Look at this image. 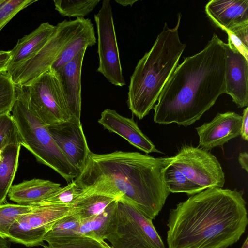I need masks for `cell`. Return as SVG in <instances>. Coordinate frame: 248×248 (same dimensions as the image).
I'll return each instance as SVG.
<instances>
[{
	"instance_id": "obj_13",
	"label": "cell",
	"mask_w": 248,
	"mask_h": 248,
	"mask_svg": "<svg viewBox=\"0 0 248 248\" xmlns=\"http://www.w3.org/2000/svg\"><path fill=\"white\" fill-rule=\"evenodd\" d=\"M242 116L234 112L218 113L208 123L195 129L199 145L206 151L222 147L230 140L240 136Z\"/></svg>"
},
{
	"instance_id": "obj_5",
	"label": "cell",
	"mask_w": 248,
	"mask_h": 248,
	"mask_svg": "<svg viewBox=\"0 0 248 248\" xmlns=\"http://www.w3.org/2000/svg\"><path fill=\"white\" fill-rule=\"evenodd\" d=\"M11 112L21 146L29 151L39 162L52 169L68 183L80 174L59 148L47 126L30 111L17 94Z\"/></svg>"
},
{
	"instance_id": "obj_12",
	"label": "cell",
	"mask_w": 248,
	"mask_h": 248,
	"mask_svg": "<svg viewBox=\"0 0 248 248\" xmlns=\"http://www.w3.org/2000/svg\"><path fill=\"white\" fill-rule=\"evenodd\" d=\"M225 93L239 108L248 105V60L231 43H224Z\"/></svg>"
},
{
	"instance_id": "obj_32",
	"label": "cell",
	"mask_w": 248,
	"mask_h": 248,
	"mask_svg": "<svg viewBox=\"0 0 248 248\" xmlns=\"http://www.w3.org/2000/svg\"><path fill=\"white\" fill-rule=\"evenodd\" d=\"M20 141L12 115L9 113L0 116V149L3 150L8 145L20 144Z\"/></svg>"
},
{
	"instance_id": "obj_23",
	"label": "cell",
	"mask_w": 248,
	"mask_h": 248,
	"mask_svg": "<svg viewBox=\"0 0 248 248\" xmlns=\"http://www.w3.org/2000/svg\"><path fill=\"white\" fill-rule=\"evenodd\" d=\"M47 232L45 229L30 226L19 217L10 228L8 239L28 247L37 246L42 245Z\"/></svg>"
},
{
	"instance_id": "obj_29",
	"label": "cell",
	"mask_w": 248,
	"mask_h": 248,
	"mask_svg": "<svg viewBox=\"0 0 248 248\" xmlns=\"http://www.w3.org/2000/svg\"><path fill=\"white\" fill-rule=\"evenodd\" d=\"M80 217L73 211L58 220L46 234L47 239L79 234Z\"/></svg>"
},
{
	"instance_id": "obj_22",
	"label": "cell",
	"mask_w": 248,
	"mask_h": 248,
	"mask_svg": "<svg viewBox=\"0 0 248 248\" xmlns=\"http://www.w3.org/2000/svg\"><path fill=\"white\" fill-rule=\"evenodd\" d=\"M117 202V199L97 215L81 219L79 234L105 240L108 226L116 208Z\"/></svg>"
},
{
	"instance_id": "obj_15",
	"label": "cell",
	"mask_w": 248,
	"mask_h": 248,
	"mask_svg": "<svg viewBox=\"0 0 248 248\" xmlns=\"http://www.w3.org/2000/svg\"><path fill=\"white\" fill-rule=\"evenodd\" d=\"M87 48H83L74 58L55 71L61 82L67 108L71 115L80 120L81 111V71Z\"/></svg>"
},
{
	"instance_id": "obj_2",
	"label": "cell",
	"mask_w": 248,
	"mask_h": 248,
	"mask_svg": "<svg viewBox=\"0 0 248 248\" xmlns=\"http://www.w3.org/2000/svg\"><path fill=\"white\" fill-rule=\"evenodd\" d=\"M248 223L246 202L236 190L213 188L190 196L170 209L168 248H227Z\"/></svg>"
},
{
	"instance_id": "obj_34",
	"label": "cell",
	"mask_w": 248,
	"mask_h": 248,
	"mask_svg": "<svg viewBox=\"0 0 248 248\" xmlns=\"http://www.w3.org/2000/svg\"><path fill=\"white\" fill-rule=\"evenodd\" d=\"M225 32L228 34V42L248 60V23Z\"/></svg>"
},
{
	"instance_id": "obj_42",
	"label": "cell",
	"mask_w": 248,
	"mask_h": 248,
	"mask_svg": "<svg viewBox=\"0 0 248 248\" xmlns=\"http://www.w3.org/2000/svg\"></svg>"
},
{
	"instance_id": "obj_4",
	"label": "cell",
	"mask_w": 248,
	"mask_h": 248,
	"mask_svg": "<svg viewBox=\"0 0 248 248\" xmlns=\"http://www.w3.org/2000/svg\"><path fill=\"white\" fill-rule=\"evenodd\" d=\"M181 17L179 13L172 28L164 24L151 49L139 60L130 77L127 104L140 120L153 108L186 48L179 35Z\"/></svg>"
},
{
	"instance_id": "obj_18",
	"label": "cell",
	"mask_w": 248,
	"mask_h": 248,
	"mask_svg": "<svg viewBox=\"0 0 248 248\" xmlns=\"http://www.w3.org/2000/svg\"><path fill=\"white\" fill-rule=\"evenodd\" d=\"M60 187L59 183L33 178L12 185L7 196L16 204L31 206L43 201Z\"/></svg>"
},
{
	"instance_id": "obj_38",
	"label": "cell",
	"mask_w": 248,
	"mask_h": 248,
	"mask_svg": "<svg viewBox=\"0 0 248 248\" xmlns=\"http://www.w3.org/2000/svg\"><path fill=\"white\" fill-rule=\"evenodd\" d=\"M115 2L124 7L130 5L132 6L135 2L138 1L137 0H115Z\"/></svg>"
},
{
	"instance_id": "obj_21",
	"label": "cell",
	"mask_w": 248,
	"mask_h": 248,
	"mask_svg": "<svg viewBox=\"0 0 248 248\" xmlns=\"http://www.w3.org/2000/svg\"><path fill=\"white\" fill-rule=\"evenodd\" d=\"M20 144H11L2 152L0 162V205L5 203L18 166L21 148Z\"/></svg>"
},
{
	"instance_id": "obj_19",
	"label": "cell",
	"mask_w": 248,
	"mask_h": 248,
	"mask_svg": "<svg viewBox=\"0 0 248 248\" xmlns=\"http://www.w3.org/2000/svg\"><path fill=\"white\" fill-rule=\"evenodd\" d=\"M97 43L94 26L89 18H83L75 35L66 45L51 68L56 71L72 60L84 48L92 46Z\"/></svg>"
},
{
	"instance_id": "obj_9",
	"label": "cell",
	"mask_w": 248,
	"mask_h": 248,
	"mask_svg": "<svg viewBox=\"0 0 248 248\" xmlns=\"http://www.w3.org/2000/svg\"><path fill=\"white\" fill-rule=\"evenodd\" d=\"M97 33L99 66L97 72L113 85H125L117 41L112 7L109 0L102 1L98 12L94 16Z\"/></svg>"
},
{
	"instance_id": "obj_17",
	"label": "cell",
	"mask_w": 248,
	"mask_h": 248,
	"mask_svg": "<svg viewBox=\"0 0 248 248\" xmlns=\"http://www.w3.org/2000/svg\"><path fill=\"white\" fill-rule=\"evenodd\" d=\"M56 26L48 22L42 23L30 33L18 39L10 50L7 72L34 56L51 36Z\"/></svg>"
},
{
	"instance_id": "obj_24",
	"label": "cell",
	"mask_w": 248,
	"mask_h": 248,
	"mask_svg": "<svg viewBox=\"0 0 248 248\" xmlns=\"http://www.w3.org/2000/svg\"><path fill=\"white\" fill-rule=\"evenodd\" d=\"M116 199L98 194H84L72 206L73 211L81 219L87 218L101 213Z\"/></svg>"
},
{
	"instance_id": "obj_26",
	"label": "cell",
	"mask_w": 248,
	"mask_h": 248,
	"mask_svg": "<svg viewBox=\"0 0 248 248\" xmlns=\"http://www.w3.org/2000/svg\"><path fill=\"white\" fill-rule=\"evenodd\" d=\"M44 248H113L105 240L82 234L55 237L45 240Z\"/></svg>"
},
{
	"instance_id": "obj_11",
	"label": "cell",
	"mask_w": 248,
	"mask_h": 248,
	"mask_svg": "<svg viewBox=\"0 0 248 248\" xmlns=\"http://www.w3.org/2000/svg\"><path fill=\"white\" fill-rule=\"evenodd\" d=\"M47 128L59 148L81 173L91 151L80 120L72 117Z\"/></svg>"
},
{
	"instance_id": "obj_3",
	"label": "cell",
	"mask_w": 248,
	"mask_h": 248,
	"mask_svg": "<svg viewBox=\"0 0 248 248\" xmlns=\"http://www.w3.org/2000/svg\"><path fill=\"white\" fill-rule=\"evenodd\" d=\"M225 66L224 42L214 33L172 72L153 108L154 122L186 127L199 120L225 93Z\"/></svg>"
},
{
	"instance_id": "obj_28",
	"label": "cell",
	"mask_w": 248,
	"mask_h": 248,
	"mask_svg": "<svg viewBox=\"0 0 248 248\" xmlns=\"http://www.w3.org/2000/svg\"><path fill=\"white\" fill-rule=\"evenodd\" d=\"M31 210V206L5 203L0 205V236L8 239L9 230L21 216Z\"/></svg>"
},
{
	"instance_id": "obj_31",
	"label": "cell",
	"mask_w": 248,
	"mask_h": 248,
	"mask_svg": "<svg viewBox=\"0 0 248 248\" xmlns=\"http://www.w3.org/2000/svg\"><path fill=\"white\" fill-rule=\"evenodd\" d=\"M82 192L74 181L57 191L41 202L63 205L72 207L82 196ZM40 203V202H39Z\"/></svg>"
},
{
	"instance_id": "obj_37",
	"label": "cell",
	"mask_w": 248,
	"mask_h": 248,
	"mask_svg": "<svg viewBox=\"0 0 248 248\" xmlns=\"http://www.w3.org/2000/svg\"><path fill=\"white\" fill-rule=\"evenodd\" d=\"M238 161L242 168L248 172V154L247 152H241L238 156Z\"/></svg>"
},
{
	"instance_id": "obj_10",
	"label": "cell",
	"mask_w": 248,
	"mask_h": 248,
	"mask_svg": "<svg viewBox=\"0 0 248 248\" xmlns=\"http://www.w3.org/2000/svg\"><path fill=\"white\" fill-rule=\"evenodd\" d=\"M170 158V164L204 190L223 187L225 181L222 167L208 151L185 145Z\"/></svg>"
},
{
	"instance_id": "obj_41",
	"label": "cell",
	"mask_w": 248,
	"mask_h": 248,
	"mask_svg": "<svg viewBox=\"0 0 248 248\" xmlns=\"http://www.w3.org/2000/svg\"><path fill=\"white\" fill-rule=\"evenodd\" d=\"M2 150L0 149V162L2 159Z\"/></svg>"
},
{
	"instance_id": "obj_27",
	"label": "cell",
	"mask_w": 248,
	"mask_h": 248,
	"mask_svg": "<svg viewBox=\"0 0 248 248\" xmlns=\"http://www.w3.org/2000/svg\"><path fill=\"white\" fill-rule=\"evenodd\" d=\"M100 0H55V9L62 16L84 18L91 13Z\"/></svg>"
},
{
	"instance_id": "obj_36",
	"label": "cell",
	"mask_w": 248,
	"mask_h": 248,
	"mask_svg": "<svg viewBox=\"0 0 248 248\" xmlns=\"http://www.w3.org/2000/svg\"><path fill=\"white\" fill-rule=\"evenodd\" d=\"M10 58V51L0 50V72L6 71Z\"/></svg>"
},
{
	"instance_id": "obj_16",
	"label": "cell",
	"mask_w": 248,
	"mask_h": 248,
	"mask_svg": "<svg viewBox=\"0 0 248 248\" xmlns=\"http://www.w3.org/2000/svg\"><path fill=\"white\" fill-rule=\"evenodd\" d=\"M205 10L209 18L225 31L248 23V0H212Z\"/></svg>"
},
{
	"instance_id": "obj_25",
	"label": "cell",
	"mask_w": 248,
	"mask_h": 248,
	"mask_svg": "<svg viewBox=\"0 0 248 248\" xmlns=\"http://www.w3.org/2000/svg\"><path fill=\"white\" fill-rule=\"evenodd\" d=\"M162 177L170 193H185L191 196L204 190L202 187L190 181L170 163L163 169Z\"/></svg>"
},
{
	"instance_id": "obj_1",
	"label": "cell",
	"mask_w": 248,
	"mask_h": 248,
	"mask_svg": "<svg viewBox=\"0 0 248 248\" xmlns=\"http://www.w3.org/2000/svg\"><path fill=\"white\" fill-rule=\"evenodd\" d=\"M170 157H154L137 152H90L74 180L82 195L98 194L127 201L154 219L170 192L162 177Z\"/></svg>"
},
{
	"instance_id": "obj_6",
	"label": "cell",
	"mask_w": 248,
	"mask_h": 248,
	"mask_svg": "<svg viewBox=\"0 0 248 248\" xmlns=\"http://www.w3.org/2000/svg\"><path fill=\"white\" fill-rule=\"evenodd\" d=\"M105 240L113 248H166L152 219L122 199H117Z\"/></svg>"
},
{
	"instance_id": "obj_14",
	"label": "cell",
	"mask_w": 248,
	"mask_h": 248,
	"mask_svg": "<svg viewBox=\"0 0 248 248\" xmlns=\"http://www.w3.org/2000/svg\"><path fill=\"white\" fill-rule=\"evenodd\" d=\"M98 122L104 129L120 136L146 154L160 152L141 131L133 118L124 117L116 110L107 108L101 113Z\"/></svg>"
},
{
	"instance_id": "obj_40",
	"label": "cell",
	"mask_w": 248,
	"mask_h": 248,
	"mask_svg": "<svg viewBox=\"0 0 248 248\" xmlns=\"http://www.w3.org/2000/svg\"><path fill=\"white\" fill-rule=\"evenodd\" d=\"M241 248H248V237L247 236L243 243Z\"/></svg>"
},
{
	"instance_id": "obj_7",
	"label": "cell",
	"mask_w": 248,
	"mask_h": 248,
	"mask_svg": "<svg viewBox=\"0 0 248 248\" xmlns=\"http://www.w3.org/2000/svg\"><path fill=\"white\" fill-rule=\"evenodd\" d=\"M16 89L30 111L47 126L71 118L61 82L51 68L28 84L16 86Z\"/></svg>"
},
{
	"instance_id": "obj_20",
	"label": "cell",
	"mask_w": 248,
	"mask_h": 248,
	"mask_svg": "<svg viewBox=\"0 0 248 248\" xmlns=\"http://www.w3.org/2000/svg\"><path fill=\"white\" fill-rule=\"evenodd\" d=\"M31 206V211L20 218L33 227L42 228L48 232L58 220L72 211L71 206L44 202Z\"/></svg>"
},
{
	"instance_id": "obj_33",
	"label": "cell",
	"mask_w": 248,
	"mask_h": 248,
	"mask_svg": "<svg viewBox=\"0 0 248 248\" xmlns=\"http://www.w3.org/2000/svg\"><path fill=\"white\" fill-rule=\"evenodd\" d=\"M37 0H0V31L20 11Z\"/></svg>"
},
{
	"instance_id": "obj_35",
	"label": "cell",
	"mask_w": 248,
	"mask_h": 248,
	"mask_svg": "<svg viewBox=\"0 0 248 248\" xmlns=\"http://www.w3.org/2000/svg\"><path fill=\"white\" fill-rule=\"evenodd\" d=\"M240 136L246 141L248 140V107L243 110L240 129Z\"/></svg>"
},
{
	"instance_id": "obj_39",
	"label": "cell",
	"mask_w": 248,
	"mask_h": 248,
	"mask_svg": "<svg viewBox=\"0 0 248 248\" xmlns=\"http://www.w3.org/2000/svg\"><path fill=\"white\" fill-rule=\"evenodd\" d=\"M11 242L0 236V248H10Z\"/></svg>"
},
{
	"instance_id": "obj_30",
	"label": "cell",
	"mask_w": 248,
	"mask_h": 248,
	"mask_svg": "<svg viewBox=\"0 0 248 248\" xmlns=\"http://www.w3.org/2000/svg\"><path fill=\"white\" fill-rule=\"evenodd\" d=\"M16 98V85L6 71L0 72V116L10 113Z\"/></svg>"
},
{
	"instance_id": "obj_8",
	"label": "cell",
	"mask_w": 248,
	"mask_h": 248,
	"mask_svg": "<svg viewBox=\"0 0 248 248\" xmlns=\"http://www.w3.org/2000/svg\"><path fill=\"white\" fill-rule=\"evenodd\" d=\"M83 18L58 23L54 32L42 48L31 58L7 72L16 86L30 82L50 69L66 45L72 39Z\"/></svg>"
}]
</instances>
